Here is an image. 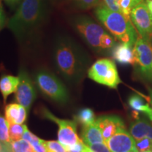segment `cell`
<instances>
[{
	"instance_id": "obj_1",
	"label": "cell",
	"mask_w": 152,
	"mask_h": 152,
	"mask_svg": "<svg viewBox=\"0 0 152 152\" xmlns=\"http://www.w3.org/2000/svg\"><path fill=\"white\" fill-rule=\"evenodd\" d=\"M55 68L68 83L77 85L83 80L89 66V58L74 39L60 35L53 47Z\"/></svg>"
},
{
	"instance_id": "obj_2",
	"label": "cell",
	"mask_w": 152,
	"mask_h": 152,
	"mask_svg": "<svg viewBox=\"0 0 152 152\" xmlns=\"http://www.w3.org/2000/svg\"><path fill=\"white\" fill-rule=\"evenodd\" d=\"M45 16V0H22L8 27L19 40H23L39 28Z\"/></svg>"
},
{
	"instance_id": "obj_3",
	"label": "cell",
	"mask_w": 152,
	"mask_h": 152,
	"mask_svg": "<svg viewBox=\"0 0 152 152\" xmlns=\"http://www.w3.org/2000/svg\"><path fill=\"white\" fill-rule=\"evenodd\" d=\"M71 23L83 40L95 52H111L117 45L115 39L89 16H76L72 19Z\"/></svg>"
},
{
	"instance_id": "obj_4",
	"label": "cell",
	"mask_w": 152,
	"mask_h": 152,
	"mask_svg": "<svg viewBox=\"0 0 152 152\" xmlns=\"http://www.w3.org/2000/svg\"><path fill=\"white\" fill-rule=\"evenodd\" d=\"M94 14L115 39L134 47L138 36L130 18L111 10L104 4H100L96 7Z\"/></svg>"
},
{
	"instance_id": "obj_5",
	"label": "cell",
	"mask_w": 152,
	"mask_h": 152,
	"mask_svg": "<svg viewBox=\"0 0 152 152\" xmlns=\"http://www.w3.org/2000/svg\"><path fill=\"white\" fill-rule=\"evenodd\" d=\"M37 88L45 96L61 104H66L69 100L66 87L52 72L45 69L39 70L35 75Z\"/></svg>"
},
{
	"instance_id": "obj_6",
	"label": "cell",
	"mask_w": 152,
	"mask_h": 152,
	"mask_svg": "<svg viewBox=\"0 0 152 152\" xmlns=\"http://www.w3.org/2000/svg\"><path fill=\"white\" fill-rule=\"evenodd\" d=\"M87 75L96 83L112 89H116L121 83L116 66L109 58H101L94 62L89 68Z\"/></svg>"
},
{
	"instance_id": "obj_7",
	"label": "cell",
	"mask_w": 152,
	"mask_h": 152,
	"mask_svg": "<svg viewBox=\"0 0 152 152\" xmlns=\"http://www.w3.org/2000/svg\"><path fill=\"white\" fill-rule=\"evenodd\" d=\"M39 113L45 119L53 121L58 125V142L66 149L83 141L77 133V124L75 121L58 118L45 107H42L39 109Z\"/></svg>"
},
{
	"instance_id": "obj_8",
	"label": "cell",
	"mask_w": 152,
	"mask_h": 152,
	"mask_svg": "<svg viewBox=\"0 0 152 152\" xmlns=\"http://www.w3.org/2000/svg\"><path fill=\"white\" fill-rule=\"evenodd\" d=\"M136 71L146 80L152 83V46L150 42L138 37L134 47Z\"/></svg>"
},
{
	"instance_id": "obj_9",
	"label": "cell",
	"mask_w": 152,
	"mask_h": 152,
	"mask_svg": "<svg viewBox=\"0 0 152 152\" xmlns=\"http://www.w3.org/2000/svg\"><path fill=\"white\" fill-rule=\"evenodd\" d=\"M130 19L141 37L150 42L152 37V16L145 2L142 1L132 9Z\"/></svg>"
},
{
	"instance_id": "obj_10",
	"label": "cell",
	"mask_w": 152,
	"mask_h": 152,
	"mask_svg": "<svg viewBox=\"0 0 152 152\" xmlns=\"http://www.w3.org/2000/svg\"><path fill=\"white\" fill-rule=\"evenodd\" d=\"M18 77L20 83L15 94V99L17 103L24 106L28 113L36 99L35 87L29 74L23 68L20 69Z\"/></svg>"
},
{
	"instance_id": "obj_11",
	"label": "cell",
	"mask_w": 152,
	"mask_h": 152,
	"mask_svg": "<svg viewBox=\"0 0 152 152\" xmlns=\"http://www.w3.org/2000/svg\"><path fill=\"white\" fill-rule=\"evenodd\" d=\"M105 143L111 152H129L137 150L135 140L125 128L119 130Z\"/></svg>"
},
{
	"instance_id": "obj_12",
	"label": "cell",
	"mask_w": 152,
	"mask_h": 152,
	"mask_svg": "<svg viewBox=\"0 0 152 152\" xmlns=\"http://www.w3.org/2000/svg\"><path fill=\"white\" fill-rule=\"evenodd\" d=\"M95 122L99 128L105 142L119 130L125 128L123 121L117 115H103L96 119Z\"/></svg>"
},
{
	"instance_id": "obj_13",
	"label": "cell",
	"mask_w": 152,
	"mask_h": 152,
	"mask_svg": "<svg viewBox=\"0 0 152 152\" xmlns=\"http://www.w3.org/2000/svg\"><path fill=\"white\" fill-rule=\"evenodd\" d=\"M133 47L127 43L117 44L111 51L112 56L120 64L134 65L135 58Z\"/></svg>"
},
{
	"instance_id": "obj_14",
	"label": "cell",
	"mask_w": 152,
	"mask_h": 152,
	"mask_svg": "<svg viewBox=\"0 0 152 152\" xmlns=\"http://www.w3.org/2000/svg\"><path fill=\"white\" fill-rule=\"evenodd\" d=\"M5 118L9 124H23L27 118L28 111L20 104H9L5 107Z\"/></svg>"
},
{
	"instance_id": "obj_15",
	"label": "cell",
	"mask_w": 152,
	"mask_h": 152,
	"mask_svg": "<svg viewBox=\"0 0 152 152\" xmlns=\"http://www.w3.org/2000/svg\"><path fill=\"white\" fill-rule=\"evenodd\" d=\"M130 133L135 141L146 137L152 140V124L147 120L137 119L131 124Z\"/></svg>"
},
{
	"instance_id": "obj_16",
	"label": "cell",
	"mask_w": 152,
	"mask_h": 152,
	"mask_svg": "<svg viewBox=\"0 0 152 152\" xmlns=\"http://www.w3.org/2000/svg\"><path fill=\"white\" fill-rule=\"evenodd\" d=\"M81 136L83 142L87 145L97 143H105L102 132L96 122L83 126Z\"/></svg>"
},
{
	"instance_id": "obj_17",
	"label": "cell",
	"mask_w": 152,
	"mask_h": 152,
	"mask_svg": "<svg viewBox=\"0 0 152 152\" xmlns=\"http://www.w3.org/2000/svg\"><path fill=\"white\" fill-rule=\"evenodd\" d=\"M128 104L134 111V117L137 118L139 113L147 115L150 121H152V108L149 104L137 94H132L128 99Z\"/></svg>"
},
{
	"instance_id": "obj_18",
	"label": "cell",
	"mask_w": 152,
	"mask_h": 152,
	"mask_svg": "<svg viewBox=\"0 0 152 152\" xmlns=\"http://www.w3.org/2000/svg\"><path fill=\"white\" fill-rule=\"evenodd\" d=\"M20 80L18 76L16 77L10 75L1 76L0 78V92L3 96L4 103L9 95L16 92Z\"/></svg>"
},
{
	"instance_id": "obj_19",
	"label": "cell",
	"mask_w": 152,
	"mask_h": 152,
	"mask_svg": "<svg viewBox=\"0 0 152 152\" xmlns=\"http://www.w3.org/2000/svg\"><path fill=\"white\" fill-rule=\"evenodd\" d=\"M74 118L76 122L79 123L83 126L92 124L96 121L94 111L90 108H83L80 109L75 114Z\"/></svg>"
},
{
	"instance_id": "obj_20",
	"label": "cell",
	"mask_w": 152,
	"mask_h": 152,
	"mask_svg": "<svg viewBox=\"0 0 152 152\" xmlns=\"http://www.w3.org/2000/svg\"><path fill=\"white\" fill-rule=\"evenodd\" d=\"M23 139L29 142L36 152H45V147L43 145V140L30 132L28 129L25 132Z\"/></svg>"
},
{
	"instance_id": "obj_21",
	"label": "cell",
	"mask_w": 152,
	"mask_h": 152,
	"mask_svg": "<svg viewBox=\"0 0 152 152\" xmlns=\"http://www.w3.org/2000/svg\"><path fill=\"white\" fill-rule=\"evenodd\" d=\"M27 129V125L24 124H9V134L11 141L15 142L22 140Z\"/></svg>"
},
{
	"instance_id": "obj_22",
	"label": "cell",
	"mask_w": 152,
	"mask_h": 152,
	"mask_svg": "<svg viewBox=\"0 0 152 152\" xmlns=\"http://www.w3.org/2000/svg\"><path fill=\"white\" fill-rule=\"evenodd\" d=\"M0 141L11 150L12 141L11 140L9 134V123L1 114H0Z\"/></svg>"
},
{
	"instance_id": "obj_23",
	"label": "cell",
	"mask_w": 152,
	"mask_h": 152,
	"mask_svg": "<svg viewBox=\"0 0 152 152\" xmlns=\"http://www.w3.org/2000/svg\"><path fill=\"white\" fill-rule=\"evenodd\" d=\"M144 0H118V5L121 13L125 16L130 18L131 11L137 5Z\"/></svg>"
},
{
	"instance_id": "obj_24",
	"label": "cell",
	"mask_w": 152,
	"mask_h": 152,
	"mask_svg": "<svg viewBox=\"0 0 152 152\" xmlns=\"http://www.w3.org/2000/svg\"><path fill=\"white\" fill-rule=\"evenodd\" d=\"M43 145L45 152H68L59 142L43 140Z\"/></svg>"
},
{
	"instance_id": "obj_25",
	"label": "cell",
	"mask_w": 152,
	"mask_h": 152,
	"mask_svg": "<svg viewBox=\"0 0 152 152\" xmlns=\"http://www.w3.org/2000/svg\"><path fill=\"white\" fill-rule=\"evenodd\" d=\"M136 142V147L138 151L152 152V140L149 138H143Z\"/></svg>"
},
{
	"instance_id": "obj_26",
	"label": "cell",
	"mask_w": 152,
	"mask_h": 152,
	"mask_svg": "<svg viewBox=\"0 0 152 152\" xmlns=\"http://www.w3.org/2000/svg\"><path fill=\"white\" fill-rule=\"evenodd\" d=\"M74 2L81 9H90L96 7L101 4V0H75Z\"/></svg>"
},
{
	"instance_id": "obj_27",
	"label": "cell",
	"mask_w": 152,
	"mask_h": 152,
	"mask_svg": "<svg viewBox=\"0 0 152 152\" xmlns=\"http://www.w3.org/2000/svg\"><path fill=\"white\" fill-rule=\"evenodd\" d=\"M94 152H111L106 143H97L87 145Z\"/></svg>"
},
{
	"instance_id": "obj_28",
	"label": "cell",
	"mask_w": 152,
	"mask_h": 152,
	"mask_svg": "<svg viewBox=\"0 0 152 152\" xmlns=\"http://www.w3.org/2000/svg\"><path fill=\"white\" fill-rule=\"evenodd\" d=\"M104 4L112 11L121 13L118 5V0H103ZM122 14V13H121Z\"/></svg>"
},
{
	"instance_id": "obj_29",
	"label": "cell",
	"mask_w": 152,
	"mask_h": 152,
	"mask_svg": "<svg viewBox=\"0 0 152 152\" xmlns=\"http://www.w3.org/2000/svg\"><path fill=\"white\" fill-rule=\"evenodd\" d=\"M22 0H4L5 3L11 8H14Z\"/></svg>"
},
{
	"instance_id": "obj_30",
	"label": "cell",
	"mask_w": 152,
	"mask_h": 152,
	"mask_svg": "<svg viewBox=\"0 0 152 152\" xmlns=\"http://www.w3.org/2000/svg\"><path fill=\"white\" fill-rule=\"evenodd\" d=\"M0 22H1V25L4 23V14L2 5H1V0H0Z\"/></svg>"
},
{
	"instance_id": "obj_31",
	"label": "cell",
	"mask_w": 152,
	"mask_h": 152,
	"mask_svg": "<svg viewBox=\"0 0 152 152\" xmlns=\"http://www.w3.org/2000/svg\"><path fill=\"white\" fill-rule=\"evenodd\" d=\"M0 152H11V151L5 144L0 141Z\"/></svg>"
},
{
	"instance_id": "obj_32",
	"label": "cell",
	"mask_w": 152,
	"mask_h": 152,
	"mask_svg": "<svg viewBox=\"0 0 152 152\" xmlns=\"http://www.w3.org/2000/svg\"><path fill=\"white\" fill-rule=\"evenodd\" d=\"M146 4L147 6V8L149 9V12L151 13L152 16V0H146Z\"/></svg>"
},
{
	"instance_id": "obj_33",
	"label": "cell",
	"mask_w": 152,
	"mask_h": 152,
	"mask_svg": "<svg viewBox=\"0 0 152 152\" xmlns=\"http://www.w3.org/2000/svg\"><path fill=\"white\" fill-rule=\"evenodd\" d=\"M81 152H94V151H93L87 145V144H84L83 149L81 150Z\"/></svg>"
},
{
	"instance_id": "obj_34",
	"label": "cell",
	"mask_w": 152,
	"mask_h": 152,
	"mask_svg": "<svg viewBox=\"0 0 152 152\" xmlns=\"http://www.w3.org/2000/svg\"><path fill=\"white\" fill-rule=\"evenodd\" d=\"M149 90V98H150V102H151V106L152 108V88H148Z\"/></svg>"
},
{
	"instance_id": "obj_35",
	"label": "cell",
	"mask_w": 152,
	"mask_h": 152,
	"mask_svg": "<svg viewBox=\"0 0 152 152\" xmlns=\"http://www.w3.org/2000/svg\"><path fill=\"white\" fill-rule=\"evenodd\" d=\"M150 43H151V46H152V37L151 38V39H150Z\"/></svg>"
},
{
	"instance_id": "obj_36",
	"label": "cell",
	"mask_w": 152,
	"mask_h": 152,
	"mask_svg": "<svg viewBox=\"0 0 152 152\" xmlns=\"http://www.w3.org/2000/svg\"><path fill=\"white\" fill-rule=\"evenodd\" d=\"M129 152H139L138 150H135V151H129Z\"/></svg>"
}]
</instances>
